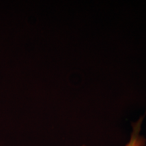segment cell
Masks as SVG:
<instances>
[{"instance_id": "cell-1", "label": "cell", "mask_w": 146, "mask_h": 146, "mask_svg": "<svg viewBox=\"0 0 146 146\" xmlns=\"http://www.w3.org/2000/svg\"><path fill=\"white\" fill-rule=\"evenodd\" d=\"M142 120L143 118H140V119L136 123L133 124V129L130 141L126 146H144L145 145V139L143 137L139 135Z\"/></svg>"}, {"instance_id": "cell-2", "label": "cell", "mask_w": 146, "mask_h": 146, "mask_svg": "<svg viewBox=\"0 0 146 146\" xmlns=\"http://www.w3.org/2000/svg\"><path fill=\"white\" fill-rule=\"evenodd\" d=\"M83 146H85V145H83Z\"/></svg>"}]
</instances>
